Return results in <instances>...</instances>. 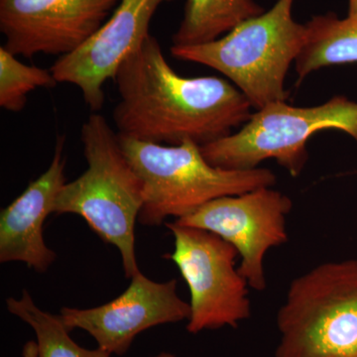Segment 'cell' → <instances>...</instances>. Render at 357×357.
Returning a JSON list of instances; mask_svg holds the SVG:
<instances>
[{"label": "cell", "mask_w": 357, "mask_h": 357, "mask_svg": "<svg viewBox=\"0 0 357 357\" xmlns=\"http://www.w3.org/2000/svg\"><path fill=\"white\" fill-rule=\"evenodd\" d=\"M88 169L66 183L54 202V215L84 218L103 241L121 252L128 279L140 272L135 255V225L143 203V183L122 151L119 133L98 112L81 130Z\"/></svg>", "instance_id": "obj_2"}, {"label": "cell", "mask_w": 357, "mask_h": 357, "mask_svg": "<svg viewBox=\"0 0 357 357\" xmlns=\"http://www.w3.org/2000/svg\"><path fill=\"white\" fill-rule=\"evenodd\" d=\"M295 0H278L267 13L244 21L225 36L196 46H172L174 58L218 70L256 110L286 102L289 68L306 43V24L294 20Z\"/></svg>", "instance_id": "obj_4"}, {"label": "cell", "mask_w": 357, "mask_h": 357, "mask_svg": "<svg viewBox=\"0 0 357 357\" xmlns=\"http://www.w3.org/2000/svg\"><path fill=\"white\" fill-rule=\"evenodd\" d=\"M326 129L344 131L357 142V102L337 96L312 107L271 103L253 112L236 133L202 146V153L211 165L227 170H250L274 159L298 177L309 158L307 141Z\"/></svg>", "instance_id": "obj_6"}, {"label": "cell", "mask_w": 357, "mask_h": 357, "mask_svg": "<svg viewBox=\"0 0 357 357\" xmlns=\"http://www.w3.org/2000/svg\"><path fill=\"white\" fill-rule=\"evenodd\" d=\"M166 227L172 232L175 248L165 257L177 265L191 294L188 332L236 328L250 318L249 285L236 268V248L208 230L176 222Z\"/></svg>", "instance_id": "obj_7"}, {"label": "cell", "mask_w": 357, "mask_h": 357, "mask_svg": "<svg viewBox=\"0 0 357 357\" xmlns=\"http://www.w3.org/2000/svg\"><path fill=\"white\" fill-rule=\"evenodd\" d=\"M59 316L70 332L86 331L100 349L121 356L144 331L189 319L191 306L178 297L176 279L159 283L140 271L114 300L91 309L62 307Z\"/></svg>", "instance_id": "obj_10"}, {"label": "cell", "mask_w": 357, "mask_h": 357, "mask_svg": "<svg viewBox=\"0 0 357 357\" xmlns=\"http://www.w3.org/2000/svg\"><path fill=\"white\" fill-rule=\"evenodd\" d=\"M121 0H0L4 48L15 56L69 55L107 22Z\"/></svg>", "instance_id": "obj_9"}, {"label": "cell", "mask_w": 357, "mask_h": 357, "mask_svg": "<svg viewBox=\"0 0 357 357\" xmlns=\"http://www.w3.org/2000/svg\"><path fill=\"white\" fill-rule=\"evenodd\" d=\"M174 0H121L107 22L89 41L51 67L58 83L74 84L93 112L105 103L103 84L114 79L123 61L149 36L160 6Z\"/></svg>", "instance_id": "obj_11"}, {"label": "cell", "mask_w": 357, "mask_h": 357, "mask_svg": "<svg viewBox=\"0 0 357 357\" xmlns=\"http://www.w3.org/2000/svg\"><path fill=\"white\" fill-rule=\"evenodd\" d=\"M7 311L31 326L36 335L38 357H110L109 352L98 347L88 349L79 347L70 337V331L61 317L40 309L28 291L20 299L8 298Z\"/></svg>", "instance_id": "obj_15"}, {"label": "cell", "mask_w": 357, "mask_h": 357, "mask_svg": "<svg viewBox=\"0 0 357 357\" xmlns=\"http://www.w3.org/2000/svg\"><path fill=\"white\" fill-rule=\"evenodd\" d=\"M22 357H38L36 342L29 340L23 347Z\"/></svg>", "instance_id": "obj_17"}, {"label": "cell", "mask_w": 357, "mask_h": 357, "mask_svg": "<svg viewBox=\"0 0 357 357\" xmlns=\"http://www.w3.org/2000/svg\"><path fill=\"white\" fill-rule=\"evenodd\" d=\"M17 56L0 48V107L20 112L27 102V95L38 88H55L59 84L51 70L21 63Z\"/></svg>", "instance_id": "obj_16"}, {"label": "cell", "mask_w": 357, "mask_h": 357, "mask_svg": "<svg viewBox=\"0 0 357 357\" xmlns=\"http://www.w3.org/2000/svg\"><path fill=\"white\" fill-rule=\"evenodd\" d=\"M276 357H357V259L294 279L277 314Z\"/></svg>", "instance_id": "obj_5"}, {"label": "cell", "mask_w": 357, "mask_h": 357, "mask_svg": "<svg viewBox=\"0 0 357 357\" xmlns=\"http://www.w3.org/2000/svg\"><path fill=\"white\" fill-rule=\"evenodd\" d=\"M152 357H176V356H174L173 354H171V352L163 351V352H160V354H157V356H152Z\"/></svg>", "instance_id": "obj_19"}, {"label": "cell", "mask_w": 357, "mask_h": 357, "mask_svg": "<svg viewBox=\"0 0 357 357\" xmlns=\"http://www.w3.org/2000/svg\"><path fill=\"white\" fill-rule=\"evenodd\" d=\"M306 28V43L295 62L300 81L321 68L357 63V14L344 20L333 13L314 16Z\"/></svg>", "instance_id": "obj_13"}, {"label": "cell", "mask_w": 357, "mask_h": 357, "mask_svg": "<svg viewBox=\"0 0 357 357\" xmlns=\"http://www.w3.org/2000/svg\"><path fill=\"white\" fill-rule=\"evenodd\" d=\"M292 208L288 196L266 187L213 199L175 222L208 230L234 245L241 257L239 273L249 287L263 291L267 286L265 255L287 243L286 222Z\"/></svg>", "instance_id": "obj_8"}, {"label": "cell", "mask_w": 357, "mask_h": 357, "mask_svg": "<svg viewBox=\"0 0 357 357\" xmlns=\"http://www.w3.org/2000/svg\"><path fill=\"white\" fill-rule=\"evenodd\" d=\"M119 137L143 183L144 203L138 217L142 225L157 227L168 218H184L213 199L276 184V175L269 169L227 170L211 165L192 141L162 145Z\"/></svg>", "instance_id": "obj_3"}, {"label": "cell", "mask_w": 357, "mask_h": 357, "mask_svg": "<svg viewBox=\"0 0 357 357\" xmlns=\"http://www.w3.org/2000/svg\"><path fill=\"white\" fill-rule=\"evenodd\" d=\"M357 14V0H349V15Z\"/></svg>", "instance_id": "obj_18"}, {"label": "cell", "mask_w": 357, "mask_h": 357, "mask_svg": "<svg viewBox=\"0 0 357 357\" xmlns=\"http://www.w3.org/2000/svg\"><path fill=\"white\" fill-rule=\"evenodd\" d=\"M112 79L119 93L117 133L132 139L162 145L192 141L202 147L230 135L253 114L248 98L227 79L178 75L151 34Z\"/></svg>", "instance_id": "obj_1"}, {"label": "cell", "mask_w": 357, "mask_h": 357, "mask_svg": "<svg viewBox=\"0 0 357 357\" xmlns=\"http://www.w3.org/2000/svg\"><path fill=\"white\" fill-rule=\"evenodd\" d=\"M64 145L65 136L59 135L49 168L1 211L0 262L24 263L39 273L55 262L57 253L45 243L44 223L66 184Z\"/></svg>", "instance_id": "obj_12"}, {"label": "cell", "mask_w": 357, "mask_h": 357, "mask_svg": "<svg viewBox=\"0 0 357 357\" xmlns=\"http://www.w3.org/2000/svg\"><path fill=\"white\" fill-rule=\"evenodd\" d=\"M264 13L255 0H187L173 46H196L220 38L244 21Z\"/></svg>", "instance_id": "obj_14"}]
</instances>
